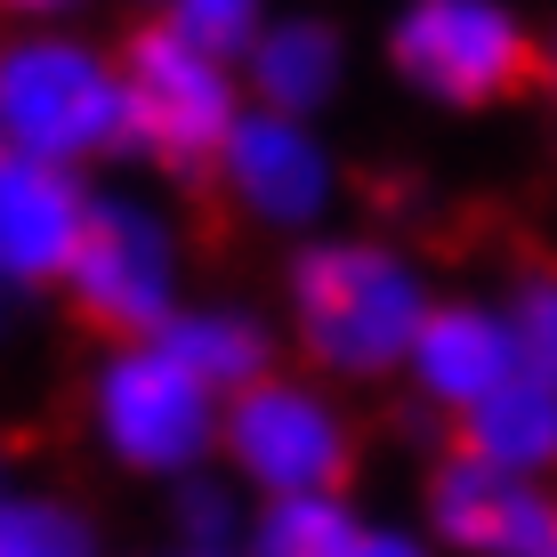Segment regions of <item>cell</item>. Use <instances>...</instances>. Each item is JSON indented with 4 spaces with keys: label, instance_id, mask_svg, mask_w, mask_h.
<instances>
[{
    "label": "cell",
    "instance_id": "6da1fadb",
    "mask_svg": "<svg viewBox=\"0 0 557 557\" xmlns=\"http://www.w3.org/2000/svg\"><path fill=\"white\" fill-rule=\"evenodd\" d=\"M429 307H436V292L420 275V259L380 235H315L283 267V315H292L299 356L323 380L405 372Z\"/></svg>",
    "mask_w": 557,
    "mask_h": 557
},
{
    "label": "cell",
    "instance_id": "7a4b0ae2",
    "mask_svg": "<svg viewBox=\"0 0 557 557\" xmlns=\"http://www.w3.org/2000/svg\"><path fill=\"white\" fill-rule=\"evenodd\" d=\"M0 146L57 170L122 153L129 146L122 57L89 49L82 33H57V25L0 33Z\"/></svg>",
    "mask_w": 557,
    "mask_h": 557
},
{
    "label": "cell",
    "instance_id": "3957f363",
    "mask_svg": "<svg viewBox=\"0 0 557 557\" xmlns=\"http://www.w3.org/2000/svg\"><path fill=\"white\" fill-rule=\"evenodd\" d=\"M388 65L412 98L445 113H485L533 89L542 41L509 0H405L388 16Z\"/></svg>",
    "mask_w": 557,
    "mask_h": 557
},
{
    "label": "cell",
    "instance_id": "277c9868",
    "mask_svg": "<svg viewBox=\"0 0 557 557\" xmlns=\"http://www.w3.org/2000/svg\"><path fill=\"white\" fill-rule=\"evenodd\" d=\"M65 307L89 339L106 348H138V339H162L170 315H178V235H170L162 210L129 202V195H98L89 202V226H82V251L65 267Z\"/></svg>",
    "mask_w": 557,
    "mask_h": 557
},
{
    "label": "cell",
    "instance_id": "5b68a950",
    "mask_svg": "<svg viewBox=\"0 0 557 557\" xmlns=\"http://www.w3.org/2000/svg\"><path fill=\"white\" fill-rule=\"evenodd\" d=\"M122 89H129V146L162 162L170 178H210L226 129L243 122V73L195 49L178 25H138L122 41Z\"/></svg>",
    "mask_w": 557,
    "mask_h": 557
},
{
    "label": "cell",
    "instance_id": "8992f818",
    "mask_svg": "<svg viewBox=\"0 0 557 557\" xmlns=\"http://www.w3.org/2000/svg\"><path fill=\"white\" fill-rule=\"evenodd\" d=\"M219 453L259 502L283 493H348L356 476V420L339 412V396L323 380L267 372L243 396H226L219 412Z\"/></svg>",
    "mask_w": 557,
    "mask_h": 557
},
{
    "label": "cell",
    "instance_id": "52a82bcc",
    "mask_svg": "<svg viewBox=\"0 0 557 557\" xmlns=\"http://www.w3.org/2000/svg\"><path fill=\"white\" fill-rule=\"evenodd\" d=\"M219 396L186 372L162 339L138 348H106L98 380H89V429L98 445L138 476H195L219 453Z\"/></svg>",
    "mask_w": 557,
    "mask_h": 557
},
{
    "label": "cell",
    "instance_id": "ba28073f",
    "mask_svg": "<svg viewBox=\"0 0 557 557\" xmlns=\"http://www.w3.org/2000/svg\"><path fill=\"white\" fill-rule=\"evenodd\" d=\"M420 509H429V542L453 557H542L557 542V485L509 476L460 445L429 469Z\"/></svg>",
    "mask_w": 557,
    "mask_h": 557
},
{
    "label": "cell",
    "instance_id": "9c48e42d",
    "mask_svg": "<svg viewBox=\"0 0 557 557\" xmlns=\"http://www.w3.org/2000/svg\"><path fill=\"white\" fill-rule=\"evenodd\" d=\"M210 178H219V195L235 202L251 226H283V235H299V226H315L323 210H332L339 170H332V153H323L315 122L243 106V122L226 129Z\"/></svg>",
    "mask_w": 557,
    "mask_h": 557
},
{
    "label": "cell",
    "instance_id": "30bf717a",
    "mask_svg": "<svg viewBox=\"0 0 557 557\" xmlns=\"http://www.w3.org/2000/svg\"><path fill=\"white\" fill-rule=\"evenodd\" d=\"M89 186L82 170L33 162V153H0V292H57L89 226Z\"/></svg>",
    "mask_w": 557,
    "mask_h": 557
},
{
    "label": "cell",
    "instance_id": "8fae6325",
    "mask_svg": "<svg viewBox=\"0 0 557 557\" xmlns=\"http://www.w3.org/2000/svg\"><path fill=\"white\" fill-rule=\"evenodd\" d=\"M517 372H525V356H517V332H509L502 299H436L429 323H420V339H412V356H405L412 396L429 412H445V420L476 412Z\"/></svg>",
    "mask_w": 557,
    "mask_h": 557
},
{
    "label": "cell",
    "instance_id": "7c38bea8",
    "mask_svg": "<svg viewBox=\"0 0 557 557\" xmlns=\"http://www.w3.org/2000/svg\"><path fill=\"white\" fill-rule=\"evenodd\" d=\"M243 82H251V106L315 122L339 98V82H348V41L323 16H267L259 49L243 57Z\"/></svg>",
    "mask_w": 557,
    "mask_h": 557
},
{
    "label": "cell",
    "instance_id": "4fadbf2b",
    "mask_svg": "<svg viewBox=\"0 0 557 557\" xmlns=\"http://www.w3.org/2000/svg\"><path fill=\"white\" fill-rule=\"evenodd\" d=\"M453 445L493 460V469H509V476H542L549 485L557 476V380L549 372L502 380L476 412L453 420Z\"/></svg>",
    "mask_w": 557,
    "mask_h": 557
},
{
    "label": "cell",
    "instance_id": "5bb4252c",
    "mask_svg": "<svg viewBox=\"0 0 557 557\" xmlns=\"http://www.w3.org/2000/svg\"><path fill=\"white\" fill-rule=\"evenodd\" d=\"M162 348L186 363V372L202 380L210 396H243L251 380L275 372V332L251 315V307H226V299H210V307H178L170 315V332H162Z\"/></svg>",
    "mask_w": 557,
    "mask_h": 557
},
{
    "label": "cell",
    "instance_id": "9a60e30c",
    "mask_svg": "<svg viewBox=\"0 0 557 557\" xmlns=\"http://www.w3.org/2000/svg\"><path fill=\"white\" fill-rule=\"evenodd\" d=\"M363 517L348 493H283L243 517V557H348Z\"/></svg>",
    "mask_w": 557,
    "mask_h": 557
},
{
    "label": "cell",
    "instance_id": "2e32d148",
    "mask_svg": "<svg viewBox=\"0 0 557 557\" xmlns=\"http://www.w3.org/2000/svg\"><path fill=\"white\" fill-rule=\"evenodd\" d=\"M0 557H98V525L57 493H0Z\"/></svg>",
    "mask_w": 557,
    "mask_h": 557
},
{
    "label": "cell",
    "instance_id": "e0dca14e",
    "mask_svg": "<svg viewBox=\"0 0 557 557\" xmlns=\"http://www.w3.org/2000/svg\"><path fill=\"white\" fill-rule=\"evenodd\" d=\"M162 25H178L195 49H210L219 65L243 73V57L267 33V0H162Z\"/></svg>",
    "mask_w": 557,
    "mask_h": 557
},
{
    "label": "cell",
    "instance_id": "ac0fdd59",
    "mask_svg": "<svg viewBox=\"0 0 557 557\" xmlns=\"http://www.w3.org/2000/svg\"><path fill=\"white\" fill-rule=\"evenodd\" d=\"M502 315H509V332H517L525 372H549L557 380V267H525V275L509 283Z\"/></svg>",
    "mask_w": 557,
    "mask_h": 557
},
{
    "label": "cell",
    "instance_id": "d6986e66",
    "mask_svg": "<svg viewBox=\"0 0 557 557\" xmlns=\"http://www.w3.org/2000/svg\"><path fill=\"white\" fill-rule=\"evenodd\" d=\"M348 557H436L429 533H405V525H363Z\"/></svg>",
    "mask_w": 557,
    "mask_h": 557
},
{
    "label": "cell",
    "instance_id": "ffe728a7",
    "mask_svg": "<svg viewBox=\"0 0 557 557\" xmlns=\"http://www.w3.org/2000/svg\"><path fill=\"white\" fill-rule=\"evenodd\" d=\"M73 0H0V16H16V25H49V16H65Z\"/></svg>",
    "mask_w": 557,
    "mask_h": 557
},
{
    "label": "cell",
    "instance_id": "44dd1931",
    "mask_svg": "<svg viewBox=\"0 0 557 557\" xmlns=\"http://www.w3.org/2000/svg\"><path fill=\"white\" fill-rule=\"evenodd\" d=\"M533 82H542V98H549V113H557V25L542 33V65H533Z\"/></svg>",
    "mask_w": 557,
    "mask_h": 557
},
{
    "label": "cell",
    "instance_id": "7402d4cb",
    "mask_svg": "<svg viewBox=\"0 0 557 557\" xmlns=\"http://www.w3.org/2000/svg\"><path fill=\"white\" fill-rule=\"evenodd\" d=\"M178 557H235V549H178Z\"/></svg>",
    "mask_w": 557,
    "mask_h": 557
},
{
    "label": "cell",
    "instance_id": "603a6c76",
    "mask_svg": "<svg viewBox=\"0 0 557 557\" xmlns=\"http://www.w3.org/2000/svg\"><path fill=\"white\" fill-rule=\"evenodd\" d=\"M0 493H9V453H0Z\"/></svg>",
    "mask_w": 557,
    "mask_h": 557
},
{
    "label": "cell",
    "instance_id": "cb8c5ba5",
    "mask_svg": "<svg viewBox=\"0 0 557 557\" xmlns=\"http://www.w3.org/2000/svg\"><path fill=\"white\" fill-rule=\"evenodd\" d=\"M542 557H557V542H549V549H542Z\"/></svg>",
    "mask_w": 557,
    "mask_h": 557
},
{
    "label": "cell",
    "instance_id": "d4e9b609",
    "mask_svg": "<svg viewBox=\"0 0 557 557\" xmlns=\"http://www.w3.org/2000/svg\"><path fill=\"white\" fill-rule=\"evenodd\" d=\"M0 153H9V146H0Z\"/></svg>",
    "mask_w": 557,
    "mask_h": 557
}]
</instances>
